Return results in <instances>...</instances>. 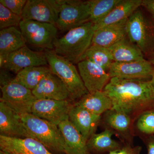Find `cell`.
<instances>
[{"mask_svg": "<svg viewBox=\"0 0 154 154\" xmlns=\"http://www.w3.org/2000/svg\"><path fill=\"white\" fill-rule=\"evenodd\" d=\"M103 91L112 101V109L126 113L134 121L144 112L154 110V86L151 80L112 78Z\"/></svg>", "mask_w": 154, "mask_h": 154, "instance_id": "cell-1", "label": "cell"}, {"mask_svg": "<svg viewBox=\"0 0 154 154\" xmlns=\"http://www.w3.org/2000/svg\"><path fill=\"white\" fill-rule=\"evenodd\" d=\"M94 24L89 22L67 31L54 42V50L74 64L85 59L86 54L92 45Z\"/></svg>", "mask_w": 154, "mask_h": 154, "instance_id": "cell-2", "label": "cell"}, {"mask_svg": "<svg viewBox=\"0 0 154 154\" xmlns=\"http://www.w3.org/2000/svg\"><path fill=\"white\" fill-rule=\"evenodd\" d=\"M23 123L33 138L54 154H65L63 135L58 126L31 113L21 114Z\"/></svg>", "mask_w": 154, "mask_h": 154, "instance_id": "cell-3", "label": "cell"}, {"mask_svg": "<svg viewBox=\"0 0 154 154\" xmlns=\"http://www.w3.org/2000/svg\"><path fill=\"white\" fill-rule=\"evenodd\" d=\"M45 54L53 73L67 87L72 102L78 101L89 93L74 64L58 54L54 50H45Z\"/></svg>", "mask_w": 154, "mask_h": 154, "instance_id": "cell-4", "label": "cell"}, {"mask_svg": "<svg viewBox=\"0 0 154 154\" xmlns=\"http://www.w3.org/2000/svg\"><path fill=\"white\" fill-rule=\"evenodd\" d=\"M127 36L143 54L154 51V25L138 8L128 18L126 25Z\"/></svg>", "mask_w": 154, "mask_h": 154, "instance_id": "cell-5", "label": "cell"}, {"mask_svg": "<svg viewBox=\"0 0 154 154\" xmlns=\"http://www.w3.org/2000/svg\"><path fill=\"white\" fill-rule=\"evenodd\" d=\"M19 28L26 43L37 48L53 50L58 29L55 25L30 20H22Z\"/></svg>", "mask_w": 154, "mask_h": 154, "instance_id": "cell-6", "label": "cell"}, {"mask_svg": "<svg viewBox=\"0 0 154 154\" xmlns=\"http://www.w3.org/2000/svg\"><path fill=\"white\" fill-rule=\"evenodd\" d=\"M89 22L90 10L88 1L62 0L56 25L58 29L63 32L68 31Z\"/></svg>", "mask_w": 154, "mask_h": 154, "instance_id": "cell-7", "label": "cell"}, {"mask_svg": "<svg viewBox=\"0 0 154 154\" xmlns=\"http://www.w3.org/2000/svg\"><path fill=\"white\" fill-rule=\"evenodd\" d=\"M1 88L2 97L0 101L19 115L31 113L32 105L36 100L31 90L14 79Z\"/></svg>", "mask_w": 154, "mask_h": 154, "instance_id": "cell-8", "label": "cell"}, {"mask_svg": "<svg viewBox=\"0 0 154 154\" xmlns=\"http://www.w3.org/2000/svg\"><path fill=\"white\" fill-rule=\"evenodd\" d=\"M73 103L69 100L36 99L31 113L58 126L69 119V112Z\"/></svg>", "mask_w": 154, "mask_h": 154, "instance_id": "cell-9", "label": "cell"}, {"mask_svg": "<svg viewBox=\"0 0 154 154\" xmlns=\"http://www.w3.org/2000/svg\"><path fill=\"white\" fill-rule=\"evenodd\" d=\"M62 0H28L22 17L30 20L55 25L58 18Z\"/></svg>", "mask_w": 154, "mask_h": 154, "instance_id": "cell-10", "label": "cell"}, {"mask_svg": "<svg viewBox=\"0 0 154 154\" xmlns=\"http://www.w3.org/2000/svg\"><path fill=\"white\" fill-rule=\"evenodd\" d=\"M154 68L145 59L128 62H114L108 71L110 78L127 80H151Z\"/></svg>", "mask_w": 154, "mask_h": 154, "instance_id": "cell-11", "label": "cell"}, {"mask_svg": "<svg viewBox=\"0 0 154 154\" xmlns=\"http://www.w3.org/2000/svg\"><path fill=\"white\" fill-rule=\"evenodd\" d=\"M48 65L45 52L33 51L26 45L10 54L3 69L17 74L26 68Z\"/></svg>", "mask_w": 154, "mask_h": 154, "instance_id": "cell-12", "label": "cell"}, {"mask_svg": "<svg viewBox=\"0 0 154 154\" xmlns=\"http://www.w3.org/2000/svg\"><path fill=\"white\" fill-rule=\"evenodd\" d=\"M78 68L89 93L103 91L111 79L108 72L87 59L79 63Z\"/></svg>", "mask_w": 154, "mask_h": 154, "instance_id": "cell-13", "label": "cell"}, {"mask_svg": "<svg viewBox=\"0 0 154 154\" xmlns=\"http://www.w3.org/2000/svg\"><path fill=\"white\" fill-rule=\"evenodd\" d=\"M0 135L9 137H32L21 116L0 101Z\"/></svg>", "mask_w": 154, "mask_h": 154, "instance_id": "cell-14", "label": "cell"}, {"mask_svg": "<svg viewBox=\"0 0 154 154\" xmlns=\"http://www.w3.org/2000/svg\"><path fill=\"white\" fill-rule=\"evenodd\" d=\"M32 91L36 99L71 101L67 87L52 72L45 76Z\"/></svg>", "mask_w": 154, "mask_h": 154, "instance_id": "cell-15", "label": "cell"}, {"mask_svg": "<svg viewBox=\"0 0 154 154\" xmlns=\"http://www.w3.org/2000/svg\"><path fill=\"white\" fill-rule=\"evenodd\" d=\"M103 121L105 128L111 130L122 140L124 144L132 145L134 135V121L126 113L113 109L104 113Z\"/></svg>", "mask_w": 154, "mask_h": 154, "instance_id": "cell-16", "label": "cell"}, {"mask_svg": "<svg viewBox=\"0 0 154 154\" xmlns=\"http://www.w3.org/2000/svg\"><path fill=\"white\" fill-rule=\"evenodd\" d=\"M0 149L11 154H54L33 138L6 137L0 135Z\"/></svg>", "mask_w": 154, "mask_h": 154, "instance_id": "cell-17", "label": "cell"}, {"mask_svg": "<svg viewBox=\"0 0 154 154\" xmlns=\"http://www.w3.org/2000/svg\"><path fill=\"white\" fill-rule=\"evenodd\" d=\"M101 119V116L91 113L74 103L69 112V120L87 142L96 133Z\"/></svg>", "mask_w": 154, "mask_h": 154, "instance_id": "cell-18", "label": "cell"}, {"mask_svg": "<svg viewBox=\"0 0 154 154\" xmlns=\"http://www.w3.org/2000/svg\"><path fill=\"white\" fill-rule=\"evenodd\" d=\"M127 19L95 30L92 45L109 48L126 38Z\"/></svg>", "mask_w": 154, "mask_h": 154, "instance_id": "cell-19", "label": "cell"}, {"mask_svg": "<svg viewBox=\"0 0 154 154\" xmlns=\"http://www.w3.org/2000/svg\"><path fill=\"white\" fill-rule=\"evenodd\" d=\"M143 0H121L104 18L94 24V30L128 19L141 6Z\"/></svg>", "mask_w": 154, "mask_h": 154, "instance_id": "cell-20", "label": "cell"}, {"mask_svg": "<svg viewBox=\"0 0 154 154\" xmlns=\"http://www.w3.org/2000/svg\"><path fill=\"white\" fill-rule=\"evenodd\" d=\"M63 135L65 142V154H91L87 142L69 119L58 125Z\"/></svg>", "mask_w": 154, "mask_h": 154, "instance_id": "cell-21", "label": "cell"}, {"mask_svg": "<svg viewBox=\"0 0 154 154\" xmlns=\"http://www.w3.org/2000/svg\"><path fill=\"white\" fill-rule=\"evenodd\" d=\"M115 133L105 128L100 133H95L87 141V146L91 154H107L122 147L124 144L112 138Z\"/></svg>", "mask_w": 154, "mask_h": 154, "instance_id": "cell-22", "label": "cell"}, {"mask_svg": "<svg viewBox=\"0 0 154 154\" xmlns=\"http://www.w3.org/2000/svg\"><path fill=\"white\" fill-rule=\"evenodd\" d=\"M74 104L101 116L113 108L111 99L103 91L89 93L74 102Z\"/></svg>", "mask_w": 154, "mask_h": 154, "instance_id": "cell-23", "label": "cell"}, {"mask_svg": "<svg viewBox=\"0 0 154 154\" xmlns=\"http://www.w3.org/2000/svg\"><path fill=\"white\" fill-rule=\"evenodd\" d=\"M107 48L116 62H128L144 59L143 52L127 37Z\"/></svg>", "mask_w": 154, "mask_h": 154, "instance_id": "cell-24", "label": "cell"}, {"mask_svg": "<svg viewBox=\"0 0 154 154\" xmlns=\"http://www.w3.org/2000/svg\"><path fill=\"white\" fill-rule=\"evenodd\" d=\"M26 42L17 27L5 28L0 31V55L8 57L11 53L26 46Z\"/></svg>", "mask_w": 154, "mask_h": 154, "instance_id": "cell-25", "label": "cell"}, {"mask_svg": "<svg viewBox=\"0 0 154 154\" xmlns=\"http://www.w3.org/2000/svg\"><path fill=\"white\" fill-rule=\"evenodd\" d=\"M51 72L49 67L46 66L29 67L18 73L14 80L32 91L45 76Z\"/></svg>", "mask_w": 154, "mask_h": 154, "instance_id": "cell-26", "label": "cell"}, {"mask_svg": "<svg viewBox=\"0 0 154 154\" xmlns=\"http://www.w3.org/2000/svg\"><path fill=\"white\" fill-rule=\"evenodd\" d=\"M85 59L94 63L107 72L114 62L108 48L96 45H91L88 49Z\"/></svg>", "mask_w": 154, "mask_h": 154, "instance_id": "cell-27", "label": "cell"}, {"mask_svg": "<svg viewBox=\"0 0 154 154\" xmlns=\"http://www.w3.org/2000/svg\"><path fill=\"white\" fill-rule=\"evenodd\" d=\"M121 0H89L90 22L95 24L104 18Z\"/></svg>", "mask_w": 154, "mask_h": 154, "instance_id": "cell-28", "label": "cell"}, {"mask_svg": "<svg viewBox=\"0 0 154 154\" xmlns=\"http://www.w3.org/2000/svg\"><path fill=\"white\" fill-rule=\"evenodd\" d=\"M136 127L143 134L154 135V110L146 111L140 115L137 119Z\"/></svg>", "mask_w": 154, "mask_h": 154, "instance_id": "cell-29", "label": "cell"}, {"mask_svg": "<svg viewBox=\"0 0 154 154\" xmlns=\"http://www.w3.org/2000/svg\"><path fill=\"white\" fill-rule=\"evenodd\" d=\"M21 16L14 14L8 9L0 4V29L1 30L19 26L22 21Z\"/></svg>", "mask_w": 154, "mask_h": 154, "instance_id": "cell-30", "label": "cell"}, {"mask_svg": "<svg viewBox=\"0 0 154 154\" xmlns=\"http://www.w3.org/2000/svg\"><path fill=\"white\" fill-rule=\"evenodd\" d=\"M27 0H0V4L14 14L21 16Z\"/></svg>", "mask_w": 154, "mask_h": 154, "instance_id": "cell-31", "label": "cell"}, {"mask_svg": "<svg viewBox=\"0 0 154 154\" xmlns=\"http://www.w3.org/2000/svg\"><path fill=\"white\" fill-rule=\"evenodd\" d=\"M142 149L141 146H134L131 145L124 144L121 149L107 154H141Z\"/></svg>", "mask_w": 154, "mask_h": 154, "instance_id": "cell-32", "label": "cell"}, {"mask_svg": "<svg viewBox=\"0 0 154 154\" xmlns=\"http://www.w3.org/2000/svg\"><path fill=\"white\" fill-rule=\"evenodd\" d=\"M5 69H2L1 71V88L13 81L14 78H11Z\"/></svg>", "mask_w": 154, "mask_h": 154, "instance_id": "cell-33", "label": "cell"}, {"mask_svg": "<svg viewBox=\"0 0 154 154\" xmlns=\"http://www.w3.org/2000/svg\"><path fill=\"white\" fill-rule=\"evenodd\" d=\"M141 6L148 11L154 19V0H143Z\"/></svg>", "mask_w": 154, "mask_h": 154, "instance_id": "cell-34", "label": "cell"}, {"mask_svg": "<svg viewBox=\"0 0 154 154\" xmlns=\"http://www.w3.org/2000/svg\"><path fill=\"white\" fill-rule=\"evenodd\" d=\"M147 154H154V135L149 136L146 142Z\"/></svg>", "mask_w": 154, "mask_h": 154, "instance_id": "cell-35", "label": "cell"}, {"mask_svg": "<svg viewBox=\"0 0 154 154\" xmlns=\"http://www.w3.org/2000/svg\"><path fill=\"white\" fill-rule=\"evenodd\" d=\"M149 61L152 64L154 65V51L151 53L150 58Z\"/></svg>", "mask_w": 154, "mask_h": 154, "instance_id": "cell-36", "label": "cell"}, {"mask_svg": "<svg viewBox=\"0 0 154 154\" xmlns=\"http://www.w3.org/2000/svg\"><path fill=\"white\" fill-rule=\"evenodd\" d=\"M151 81L153 85L154 86V71L153 73L152 76V79H151Z\"/></svg>", "mask_w": 154, "mask_h": 154, "instance_id": "cell-37", "label": "cell"}, {"mask_svg": "<svg viewBox=\"0 0 154 154\" xmlns=\"http://www.w3.org/2000/svg\"><path fill=\"white\" fill-rule=\"evenodd\" d=\"M0 154H11L2 151H0Z\"/></svg>", "mask_w": 154, "mask_h": 154, "instance_id": "cell-38", "label": "cell"}]
</instances>
